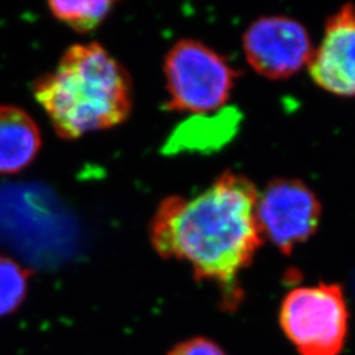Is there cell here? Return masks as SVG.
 I'll list each match as a JSON object with an SVG mask.
<instances>
[{
  "label": "cell",
  "instance_id": "7a4b0ae2",
  "mask_svg": "<svg viewBox=\"0 0 355 355\" xmlns=\"http://www.w3.org/2000/svg\"><path fill=\"white\" fill-rule=\"evenodd\" d=\"M33 94L64 140L123 124L133 105L127 70L98 42L69 48L57 67L35 82Z\"/></svg>",
  "mask_w": 355,
  "mask_h": 355
},
{
  "label": "cell",
  "instance_id": "8992f818",
  "mask_svg": "<svg viewBox=\"0 0 355 355\" xmlns=\"http://www.w3.org/2000/svg\"><path fill=\"white\" fill-rule=\"evenodd\" d=\"M243 51L258 74L274 80L295 76L313 55L306 29L286 16H267L254 21L243 35Z\"/></svg>",
  "mask_w": 355,
  "mask_h": 355
},
{
  "label": "cell",
  "instance_id": "ba28073f",
  "mask_svg": "<svg viewBox=\"0 0 355 355\" xmlns=\"http://www.w3.org/2000/svg\"><path fill=\"white\" fill-rule=\"evenodd\" d=\"M41 149L37 124L24 110L0 105V174L26 168Z\"/></svg>",
  "mask_w": 355,
  "mask_h": 355
},
{
  "label": "cell",
  "instance_id": "3957f363",
  "mask_svg": "<svg viewBox=\"0 0 355 355\" xmlns=\"http://www.w3.org/2000/svg\"><path fill=\"white\" fill-rule=\"evenodd\" d=\"M280 328L299 355H340L349 309L343 287L321 283L288 292L280 305Z\"/></svg>",
  "mask_w": 355,
  "mask_h": 355
},
{
  "label": "cell",
  "instance_id": "52a82bcc",
  "mask_svg": "<svg viewBox=\"0 0 355 355\" xmlns=\"http://www.w3.org/2000/svg\"><path fill=\"white\" fill-rule=\"evenodd\" d=\"M308 66L321 89L338 96H355L354 6H345L327 21L322 41Z\"/></svg>",
  "mask_w": 355,
  "mask_h": 355
},
{
  "label": "cell",
  "instance_id": "8fae6325",
  "mask_svg": "<svg viewBox=\"0 0 355 355\" xmlns=\"http://www.w3.org/2000/svg\"><path fill=\"white\" fill-rule=\"evenodd\" d=\"M167 355H227L225 352L209 338L193 337L175 345Z\"/></svg>",
  "mask_w": 355,
  "mask_h": 355
},
{
  "label": "cell",
  "instance_id": "277c9868",
  "mask_svg": "<svg viewBox=\"0 0 355 355\" xmlns=\"http://www.w3.org/2000/svg\"><path fill=\"white\" fill-rule=\"evenodd\" d=\"M167 108L179 112H211L228 102L237 73L217 51L195 40H180L164 64Z\"/></svg>",
  "mask_w": 355,
  "mask_h": 355
},
{
  "label": "cell",
  "instance_id": "30bf717a",
  "mask_svg": "<svg viewBox=\"0 0 355 355\" xmlns=\"http://www.w3.org/2000/svg\"><path fill=\"white\" fill-rule=\"evenodd\" d=\"M29 271L8 257L0 255V318L16 312L26 300Z\"/></svg>",
  "mask_w": 355,
  "mask_h": 355
},
{
  "label": "cell",
  "instance_id": "6da1fadb",
  "mask_svg": "<svg viewBox=\"0 0 355 355\" xmlns=\"http://www.w3.org/2000/svg\"><path fill=\"white\" fill-rule=\"evenodd\" d=\"M259 193L248 178L227 171L192 199L167 198L150 223V242L162 258L190 265L193 275L237 299L239 275L263 242Z\"/></svg>",
  "mask_w": 355,
  "mask_h": 355
},
{
  "label": "cell",
  "instance_id": "9c48e42d",
  "mask_svg": "<svg viewBox=\"0 0 355 355\" xmlns=\"http://www.w3.org/2000/svg\"><path fill=\"white\" fill-rule=\"evenodd\" d=\"M53 16L73 28L76 32L89 33L102 24L112 11L114 1L87 0V1H49Z\"/></svg>",
  "mask_w": 355,
  "mask_h": 355
},
{
  "label": "cell",
  "instance_id": "5b68a950",
  "mask_svg": "<svg viewBox=\"0 0 355 355\" xmlns=\"http://www.w3.org/2000/svg\"><path fill=\"white\" fill-rule=\"evenodd\" d=\"M257 212L263 237L288 255L316 233L321 204L302 180L274 179L259 196Z\"/></svg>",
  "mask_w": 355,
  "mask_h": 355
}]
</instances>
